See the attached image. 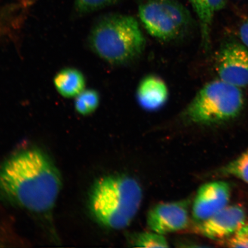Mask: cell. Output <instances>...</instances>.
<instances>
[{
    "instance_id": "obj_12",
    "label": "cell",
    "mask_w": 248,
    "mask_h": 248,
    "mask_svg": "<svg viewBox=\"0 0 248 248\" xmlns=\"http://www.w3.org/2000/svg\"><path fill=\"white\" fill-rule=\"evenodd\" d=\"M199 19L204 46L209 43L210 27L214 16L224 8L225 0H189Z\"/></svg>"
},
{
    "instance_id": "obj_18",
    "label": "cell",
    "mask_w": 248,
    "mask_h": 248,
    "mask_svg": "<svg viewBox=\"0 0 248 248\" xmlns=\"http://www.w3.org/2000/svg\"><path fill=\"white\" fill-rule=\"evenodd\" d=\"M239 34L241 41L248 48V20L241 24Z\"/></svg>"
},
{
    "instance_id": "obj_9",
    "label": "cell",
    "mask_w": 248,
    "mask_h": 248,
    "mask_svg": "<svg viewBox=\"0 0 248 248\" xmlns=\"http://www.w3.org/2000/svg\"><path fill=\"white\" fill-rule=\"evenodd\" d=\"M246 219L243 207L227 206L203 221L198 222L197 231L212 240H222L234 234Z\"/></svg>"
},
{
    "instance_id": "obj_11",
    "label": "cell",
    "mask_w": 248,
    "mask_h": 248,
    "mask_svg": "<svg viewBox=\"0 0 248 248\" xmlns=\"http://www.w3.org/2000/svg\"><path fill=\"white\" fill-rule=\"evenodd\" d=\"M53 83L62 97L75 98L86 89V80L81 71L74 67H65L55 74Z\"/></svg>"
},
{
    "instance_id": "obj_6",
    "label": "cell",
    "mask_w": 248,
    "mask_h": 248,
    "mask_svg": "<svg viewBox=\"0 0 248 248\" xmlns=\"http://www.w3.org/2000/svg\"><path fill=\"white\" fill-rule=\"evenodd\" d=\"M216 69L220 79L242 88L248 85V48L234 41L226 42L217 54Z\"/></svg>"
},
{
    "instance_id": "obj_14",
    "label": "cell",
    "mask_w": 248,
    "mask_h": 248,
    "mask_svg": "<svg viewBox=\"0 0 248 248\" xmlns=\"http://www.w3.org/2000/svg\"><path fill=\"white\" fill-rule=\"evenodd\" d=\"M225 175L235 176L248 184V149L222 170Z\"/></svg>"
},
{
    "instance_id": "obj_13",
    "label": "cell",
    "mask_w": 248,
    "mask_h": 248,
    "mask_svg": "<svg viewBox=\"0 0 248 248\" xmlns=\"http://www.w3.org/2000/svg\"><path fill=\"white\" fill-rule=\"evenodd\" d=\"M100 104V95L94 89H85L75 98L74 108L80 115H91Z\"/></svg>"
},
{
    "instance_id": "obj_10",
    "label": "cell",
    "mask_w": 248,
    "mask_h": 248,
    "mask_svg": "<svg viewBox=\"0 0 248 248\" xmlns=\"http://www.w3.org/2000/svg\"><path fill=\"white\" fill-rule=\"evenodd\" d=\"M169 89L164 80L156 76L144 78L138 87L136 98L143 109L147 111L159 110L169 98Z\"/></svg>"
},
{
    "instance_id": "obj_4",
    "label": "cell",
    "mask_w": 248,
    "mask_h": 248,
    "mask_svg": "<svg viewBox=\"0 0 248 248\" xmlns=\"http://www.w3.org/2000/svg\"><path fill=\"white\" fill-rule=\"evenodd\" d=\"M240 88L219 79L207 83L186 107L184 116L196 124H213L234 119L244 106Z\"/></svg>"
},
{
    "instance_id": "obj_7",
    "label": "cell",
    "mask_w": 248,
    "mask_h": 248,
    "mask_svg": "<svg viewBox=\"0 0 248 248\" xmlns=\"http://www.w3.org/2000/svg\"><path fill=\"white\" fill-rule=\"evenodd\" d=\"M149 228L162 235L184 230L189 224L188 202L159 203L148 212Z\"/></svg>"
},
{
    "instance_id": "obj_3",
    "label": "cell",
    "mask_w": 248,
    "mask_h": 248,
    "mask_svg": "<svg viewBox=\"0 0 248 248\" xmlns=\"http://www.w3.org/2000/svg\"><path fill=\"white\" fill-rule=\"evenodd\" d=\"M142 199L141 186L135 179L125 175H109L98 179L93 186L89 206L101 225L120 230L131 224Z\"/></svg>"
},
{
    "instance_id": "obj_5",
    "label": "cell",
    "mask_w": 248,
    "mask_h": 248,
    "mask_svg": "<svg viewBox=\"0 0 248 248\" xmlns=\"http://www.w3.org/2000/svg\"><path fill=\"white\" fill-rule=\"evenodd\" d=\"M138 12L148 33L161 41L184 37L193 23L190 12L178 0H142Z\"/></svg>"
},
{
    "instance_id": "obj_1",
    "label": "cell",
    "mask_w": 248,
    "mask_h": 248,
    "mask_svg": "<svg viewBox=\"0 0 248 248\" xmlns=\"http://www.w3.org/2000/svg\"><path fill=\"white\" fill-rule=\"evenodd\" d=\"M62 185L57 167L39 149L17 152L0 166V194L9 202L31 212H50Z\"/></svg>"
},
{
    "instance_id": "obj_15",
    "label": "cell",
    "mask_w": 248,
    "mask_h": 248,
    "mask_svg": "<svg viewBox=\"0 0 248 248\" xmlns=\"http://www.w3.org/2000/svg\"><path fill=\"white\" fill-rule=\"evenodd\" d=\"M133 246L139 248H169L168 241L164 235L156 232H143L136 235Z\"/></svg>"
},
{
    "instance_id": "obj_8",
    "label": "cell",
    "mask_w": 248,
    "mask_h": 248,
    "mask_svg": "<svg viewBox=\"0 0 248 248\" xmlns=\"http://www.w3.org/2000/svg\"><path fill=\"white\" fill-rule=\"evenodd\" d=\"M231 187L227 183H207L198 190L193 205V216L198 222L204 221L228 206Z\"/></svg>"
},
{
    "instance_id": "obj_2",
    "label": "cell",
    "mask_w": 248,
    "mask_h": 248,
    "mask_svg": "<svg viewBox=\"0 0 248 248\" xmlns=\"http://www.w3.org/2000/svg\"><path fill=\"white\" fill-rule=\"evenodd\" d=\"M88 46L107 63L120 66L138 59L146 40L137 20L132 16L108 14L101 17L90 31Z\"/></svg>"
},
{
    "instance_id": "obj_17",
    "label": "cell",
    "mask_w": 248,
    "mask_h": 248,
    "mask_svg": "<svg viewBox=\"0 0 248 248\" xmlns=\"http://www.w3.org/2000/svg\"><path fill=\"white\" fill-rule=\"evenodd\" d=\"M226 244L231 248H248V222L229 237Z\"/></svg>"
},
{
    "instance_id": "obj_16",
    "label": "cell",
    "mask_w": 248,
    "mask_h": 248,
    "mask_svg": "<svg viewBox=\"0 0 248 248\" xmlns=\"http://www.w3.org/2000/svg\"><path fill=\"white\" fill-rule=\"evenodd\" d=\"M120 1V0H75L74 10L77 15L83 16L109 7Z\"/></svg>"
}]
</instances>
